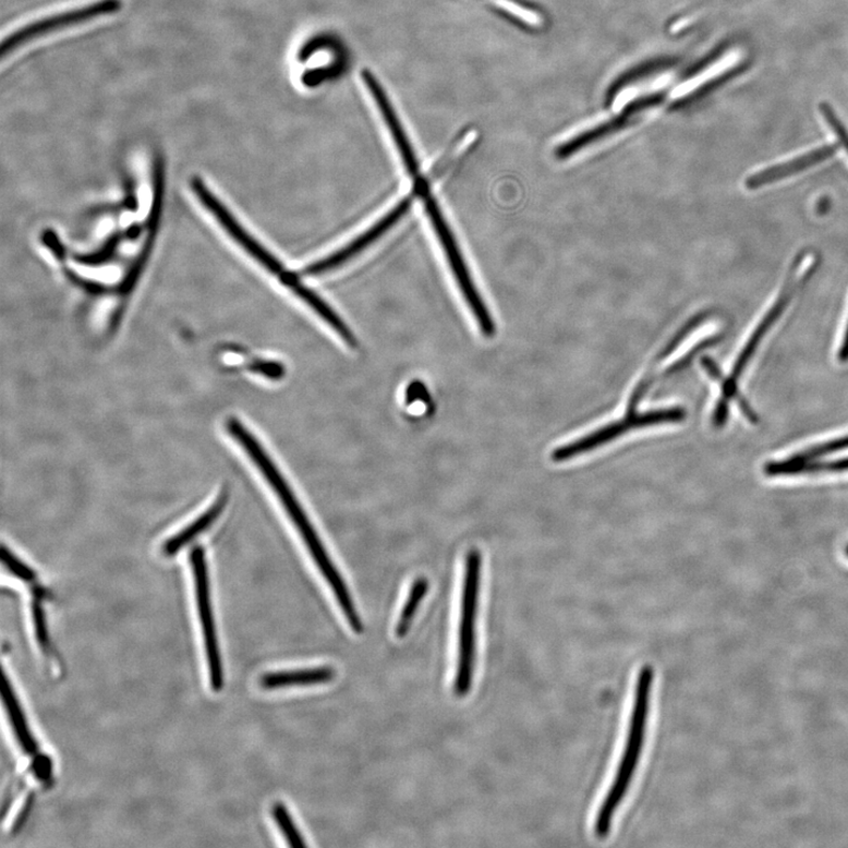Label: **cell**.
Returning a JSON list of instances; mask_svg holds the SVG:
<instances>
[{
    "label": "cell",
    "instance_id": "30bf717a",
    "mask_svg": "<svg viewBox=\"0 0 848 848\" xmlns=\"http://www.w3.org/2000/svg\"><path fill=\"white\" fill-rule=\"evenodd\" d=\"M411 197L403 199L397 208H393L381 219V221H378L368 231L362 233L359 239L341 249L338 253L304 268L303 274L306 276L320 275L344 265L347 261L352 259L359 253L363 252L365 247L381 238L393 225H397L409 208H411Z\"/></svg>",
    "mask_w": 848,
    "mask_h": 848
},
{
    "label": "cell",
    "instance_id": "9c48e42d",
    "mask_svg": "<svg viewBox=\"0 0 848 848\" xmlns=\"http://www.w3.org/2000/svg\"><path fill=\"white\" fill-rule=\"evenodd\" d=\"M122 5V0H98L96 3L56 13L50 17L27 24L3 40L2 47H0V54L5 58L7 54L23 46L24 43L60 31L62 27L82 24L101 16H109V14L121 11Z\"/></svg>",
    "mask_w": 848,
    "mask_h": 848
},
{
    "label": "cell",
    "instance_id": "4fadbf2b",
    "mask_svg": "<svg viewBox=\"0 0 848 848\" xmlns=\"http://www.w3.org/2000/svg\"><path fill=\"white\" fill-rule=\"evenodd\" d=\"M336 670L330 666L305 668L290 671L267 673L259 679L262 689L272 691L287 689L291 686H312L332 681Z\"/></svg>",
    "mask_w": 848,
    "mask_h": 848
},
{
    "label": "cell",
    "instance_id": "9a60e30c",
    "mask_svg": "<svg viewBox=\"0 0 848 848\" xmlns=\"http://www.w3.org/2000/svg\"><path fill=\"white\" fill-rule=\"evenodd\" d=\"M228 500L229 494L227 492L219 495L218 499L207 511H204V513L192 524H189L187 528L167 541L163 546L165 554L168 555V557H172V555L178 554L203 532H206L210 525L221 517Z\"/></svg>",
    "mask_w": 848,
    "mask_h": 848
},
{
    "label": "cell",
    "instance_id": "2e32d148",
    "mask_svg": "<svg viewBox=\"0 0 848 848\" xmlns=\"http://www.w3.org/2000/svg\"><path fill=\"white\" fill-rule=\"evenodd\" d=\"M848 471V458L835 461L794 462L791 460L774 461L765 465V474L771 477L794 476L801 474L843 473Z\"/></svg>",
    "mask_w": 848,
    "mask_h": 848
},
{
    "label": "cell",
    "instance_id": "5b68a950",
    "mask_svg": "<svg viewBox=\"0 0 848 848\" xmlns=\"http://www.w3.org/2000/svg\"><path fill=\"white\" fill-rule=\"evenodd\" d=\"M482 557L477 549L468 552L461 601L458 670L455 690L458 696L471 692L476 664V619Z\"/></svg>",
    "mask_w": 848,
    "mask_h": 848
},
{
    "label": "cell",
    "instance_id": "ffe728a7",
    "mask_svg": "<svg viewBox=\"0 0 848 848\" xmlns=\"http://www.w3.org/2000/svg\"><path fill=\"white\" fill-rule=\"evenodd\" d=\"M819 110H821V114L826 125L832 130L833 135H835L843 149L848 154V130L836 110L827 104L819 106Z\"/></svg>",
    "mask_w": 848,
    "mask_h": 848
},
{
    "label": "cell",
    "instance_id": "e0dca14e",
    "mask_svg": "<svg viewBox=\"0 0 848 848\" xmlns=\"http://www.w3.org/2000/svg\"><path fill=\"white\" fill-rule=\"evenodd\" d=\"M428 590L429 582L426 578H419L414 581L411 592H409L407 602L402 608L397 630H395V634H397L398 638H404L409 630H411L416 611L423 598L426 597Z\"/></svg>",
    "mask_w": 848,
    "mask_h": 848
},
{
    "label": "cell",
    "instance_id": "5bb4252c",
    "mask_svg": "<svg viewBox=\"0 0 848 848\" xmlns=\"http://www.w3.org/2000/svg\"><path fill=\"white\" fill-rule=\"evenodd\" d=\"M2 698L14 737H16L21 749L27 755H36L38 753L37 742L32 734L31 727L27 725L16 692H14L13 686L5 673L2 681Z\"/></svg>",
    "mask_w": 848,
    "mask_h": 848
},
{
    "label": "cell",
    "instance_id": "cb8c5ba5",
    "mask_svg": "<svg viewBox=\"0 0 848 848\" xmlns=\"http://www.w3.org/2000/svg\"><path fill=\"white\" fill-rule=\"evenodd\" d=\"M839 360L841 362L848 361V325L846 327V331H845V335H844L843 343H841V347H840Z\"/></svg>",
    "mask_w": 848,
    "mask_h": 848
},
{
    "label": "cell",
    "instance_id": "8992f818",
    "mask_svg": "<svg viewBox=\"0 0 848 848\" xmlns=\"http://www.w3.org/2000/svg\"><path fill=\"white\" fill-rule=\"evenodd\" d=\"M686 416L687 413L681 407L654 409V411L645 413H627L621 420L609 423L607 426L582 436L576 441L554 449L550 458L554 462L568 461L587 455L589 451L605 446L613 440H617L618 437L628 432L657 426V424L663 423L681 422Z\"/></svg>",
    "mask_w": 848,
    "mask_h": 848
},
{
    "label": "cell",
    "instance_id": "52a82bcc",
    "mask_svg": "<svg viewBox=\"0 0 848 848\" xmlns=\"http://www.w3.org/2000/svg\"><path fill=\"white\" fill-rule=\"evenodd\" d=\"M194 193L199 198L204 207H206L217 219L219 225L229 233V235L235 240L244 251L254 257L261 266L265 267L271 274L279 277L281 282L287 286L292 292L299 295L305 286L302 284L298 275L288 271L282 263L271 255L265 246L259 244L233 217L229 210L219 202L210 192V190L204 185L199 179H195L192 183Z\"/></svg>",
    "mask_w": 848,
    "mask_h": 848
},
{
    "label": "cell",
    "instance_id": "ba28073f",
    "mask_svg": "<svg viewBox=\"0 0 848 848\" xmlns=\"http://www.w3.org/2000/svg\"><path fill=\"white\" fill-rule=\"evenodd\" d=\"M192 561L196 601L202 626L204 647H206L207 662L209 668L210 683L215 692L221 691L223 687V666L221 653H219L216 627L213 614L210 583L208 576V566L206 554L202 548H195L192 552Z\"/></svg>",
    "mask_w": 848,
    "mask_h": 848
},
{
    "label": "cell",
    "instance_id": "7c38bea8",
    "mask_svg": "<svg viewBox=\"0 0 848 848\" xmlns=\"http://www.w3.org/2000/svg\"><path fill=\"white\" fill-rule=\"evenodd\" d=\"M836 152L837 145L831 144L819 146V148L788 160V162L753 173L752 177L748 179V182H746V185L754 190L760 186L776 183L789 177H795V174L803 170L824 162V160L835 155Z\"/></svg>",
    "mask_w": 848,
    "mask_h": 848
},
{
    "label": "cell",
    "instance_id": "3957f363",
    "mask_svg": "<svg viewBox=\"0 0 848 848\" xmlns=\"http://www.w3.org/2000/svg\"><path fill=\"white\" fill-rule=\"evenodd\" d=\"M815 268V256L811 253L802 254L795 263L792 275L789 276V280L784 288L776 304L772 306L766 316L760 322L756 329L752 334L750 340L738 356L737 362L734 365L732 372H730L727 379L723 384L722 398L716 403L715 411L713 413L712 422L715 428L724 427V424L728 419L729 403L738 397V384L742 373L748 368L752 356L756 352L760 343H762L765 335L771 327L776 324L777 319L784 314L789 302L797 294L799 288L805 283Z\"/></svg>",
    "mask_w": 848,
    "mask_h": 848
},
{
    "label": "cell",
    "instance_id": "7a4b0ae2",
    "mask_svg": "<svg viewBox=\"0 0 848 848\" xmlns=\"http://www.w3.org/2000/svg\"><path fill=\"white\" fill-rule=\"evenodd\" d=\"M653 683V666L645 665L640 669L637 678L633 708L616 776H614L594 819L593 828L597 838L605 839L609 835L614 817L630 791L639 767L646 742Z\"/></svg>",
    "mask_w": 848,
    "mask_h": 848
},
{
    "label": "cell",
    "instance_id": "d6986e66",
    "mask_svg": "<svg viewBox=\"0 0 848 848\" xmlns=\"http://www.w3.org/2000/svg\"><path fill=\"white\" fill-rule=\"evenodd\" d=\"M847 448H848V436H845L841 438H837V440H833L823 445L812 447L808 450L798 452V455L789 458L788 460H791L794 462L813 461L815 459L832 455V452H836L838 450H843Z\"/></svg>",
    "mask_w": 848,
    "mask_h": 848
},
{
    "label": "cell",
    "instance_id": "44dd1931",
    "mask_svg": "<svg viewBox=\"0 0 848 848\" xmlns=\"http://www.w3.org/2000/svg\"><path fill=\"white\" fill-rule=\"evenodd\" d=\"M2 561L13 577L26 582H32L36 579L34 570L19 559L17 555L5 545L2 548Z\"/></svg>",
    "mask_w": 848,
    "mask_h": 848
},
{
    "label": "cell",
    "instance_id": "ac0fdd59",
    "mask_svg": "<svg viewBox=\"0 0 848 848\" xmlns=\"http://www.w3.org/2000/svg\"><path fill=\"white\" fill-rule=\"evenodd\" d=\"M271 816L277 827L280 828L288 845L291 847H305L306 843L299 831L294 819L290 815L287 807L282 802H276L271 809Z\"/></svg>",
    "mask_w": 848,
    "mask_h": 848
},
{
    "label": "cell",
    "instance_id": "d4e9b609",
    "mask_svg": "<svg viewBox=\"0 0 848 848\" xmlns=\"http://www.w3.org/2000/svg\"><path fill=\"white\" fill-rule=\"evenodd\" d=\"M847 555H848V548H847Z\"/></svg>",
    "mask_w": 848,
    "mask_h": 848
},
{
    "label": "cell",
    "instance_id": "8fae6325",
    "mask_svg": "<svg viewBox=\"0 0 848 848\" xmlns=\"http://www.w3.org/2000/svg\"><path fill=\"white\" fill-rule=\"evenodd\" d=\"M362 78L365 86H367L371 90L376 106L378 107L379 111H381L384 120L390 131L391 137L395 144L398 146L400 156L407 168V172L411 174L415 181L422 179L420 173V166L416 155L413 150V146L411 142H409L399 117L397 113H395L381 84H379L378 81L372 75L371 71L367 70L363 71Z\"/></svg>",
    "mask_w": 848,
    "mask_h": 848
},
{
    "label": "cell",
    "instance_id": "7402d4cb",
    "mask_svg": "<svg viewBox=\"0 0 848 848\" xmlns=\"http://www.w3.org/2000/svg\"><path fill=\"white\" fill-rule=\"evenodd\" d=\"M33 618L39 646L44 652H47V650H49V634L46 622V614H44V609L40 603L37 601H35L33 604Z\"/></svg>",
    "mask_w": 848,
    "mask_h": 848
},
{
    "label": "cell",
    "instance_id": "277c9868",
    "mask_svg": "<svg viewBox=\"0 0 848 848\" xmlns=\"http://www.w3.org/2000/svg\"><path fill=\"white\" fill-rule=\"evenodd\" d=\"M415 194L421 196L424 209L431 219L433 228L436 232L438 241H440L449 266L452 274H455L456 280L462 291V295L470 306L477 325L487 338H492L495 334V324L492 315L471 277L470 270H468L463 256L461 255L459 244L456 241L455 235L446 222V219L438 207L437 202L433 197L428 182L424 179L415 182Z\"/></svg>",
    "mask_w": 848,
    "mask_h": 848
},
{
    "label": "cell",
    "instance_id": "6da1fadb",
    "mask_svg": "<svg viewBox=\"0 0 848 848\" xmlns=\"http://www.w3.org/2000/svg\"><path fill=\"white\" fill-rule=\"evenodd\" d=\"M227 427L233 440L239 443L249 459L253 461L263 477L267 480V484L283 506L287 516L294 523L322 577L325 578L336 601H338L349 626L352 627L356 634H362L364 627L353 596L350 594L339 569L332 562L326 546L315 531L314 524L306 516L295 493L291 490L286 477L271 460L268 451L257 440V437L240 420L230 419Z\"/></svg>",
    "mask_w": 848,
    "mask_h": 848
},
{
    "label": "cell",
    "instance_id": "603a6c76",
    "mask_svg": "<svg viewBox=\"0 0 848 848\" xmlns=\"http://www.w3.org/2000/svg\"><path fill=\"white\" fill-rule=\"evenodd\" d=\"M33 771L39 780L46 782L51 777L52 763L49 756L37 753L33 763Z\"/></svg>",
    "mask_w": 848,
    "mask_h": 848
}]
</instances>
